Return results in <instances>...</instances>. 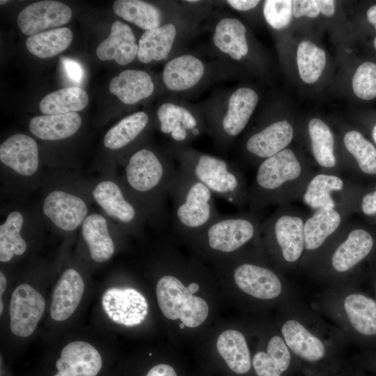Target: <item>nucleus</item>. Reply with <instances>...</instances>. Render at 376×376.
<instances>
[{"label": "nucleus", "mask_w": 376, "mask_h": 376, "mask_svg": "<svg viewBox=\"0 0 376 376\" xmlns=\"http://www.w3.org/2000/svg\"><path fill=\"white\" fill-rule=\"evenodd\" d=\"M315 171L289 148L263 160L248 187L249 211L259 214L270 205L280 207L300 200Z\"/></svg>", "instance_id": "nucleus-1"}, {"label": "nucleus", "mask_w": 376, "mask_h": 376, "mask_svg": "<svg viewBox=\"0 0 376 376\" xmlns=\"http://www.w3.org/2000/svg\"><path fill=\"white\" fill-rule=\"evenodd\" d=\"M168 195L172 202L173 228L187 237H193L221 214L212 192L180 167L169 183Z\"/></svg>", "instance_id": "nucleus-2"}, {"label": "nucleus", "mask_w": 376, "mask_h": 376, "mask_svg": "<svg viewBox=\"0 0 376 376\" xmlns=\"http://www.w3.org/2000/svg\"><path fill=\"white\" fill-rule=\"evenodd\" d=\"M173 162L148 148H141L129 158L125 179L134 194L146 196L152 216L166 221L168 187L176 170Z\"/></svg>", "instance_id": "nucleus-3"}, {"label": "nucleus", "mask_w": 376, "mask_h": 376, "mask_svg": "<svg viewBox=\"0 0 376 376\" xmlns=\"http://www.w3.org/2000/svg\"><path fill=\"white\" fill-rule=\"evenodd\" d=\"M181 169L237 207L247 204L248 185L240 169L225 159L191 150L174 152Z\"/></svg>", "instance_id": "nucleus-4"}, {"label": "nucleus", "mask_w": 376, "mask_h": 376, "mask_svg": "<svg viewBox=\"0 0 376 376\" xmlns=\"http://www.w3.org/2000/svg\"><path fill=\"white\" fill-rule=\"evenodd\" d=\"M366 187L342 174L316 170L300 200L311 211L337 209L350 216L357 212L359 198Z\"/></svg>", "instance_id": "nucleus-5"}, {"label": "nucleus", "mask_w": 376, "mask_h": 376, "mask_svg": "<svg viewBox=\"0 0 376 376\" xmlns=\"http://www.w3.org/2000/svg\"><path fill=\"white\" fill-rule=\"evenodd\" d=\"M259 214L246 212L222 215L191 237L209 251L223 254L234 253L260 235Z\"/></svg>", "instance_id": "nucleus-6"}, {"label": "nucleus", "mask_w": 376, "mask_h": 376, "mask_svg": "<svg viewBox=\"0 0 376 376\" xmlns=\"http://www.w3.org/2000/svg\"><path fill=\"white\" fill-rule=\"evenodd\" d=\"M308 214L288 205L280 206L261 222L260 234L286 264L297 263L304 253V226Z\"/></svg>", "instance_id": "nucleus-7"}, {"label": "nucleus", "mask_w": 376, "mask_h": 376, "mask_svg": "<svg viewBox=\"0 0 376 376\" xmlns=\"http://www.w3.org/2000/svg\"><path fill=\"white\" fill-rule=\"evenodd\" d=\"M156 295L164 315L172 320L180 319L186 327H198L208 315L209 307L205 300L193 295L173 275H164L159 279Z\"/></svg>", "instance_id": "nucleus-8"}, {"label": "nucleus", "mask_w": 376, "mask_h": 376, "mask_svg": "<svg viewBox=\"0 0 376 376\" xmlns=\"http://www.w3.org/2000/svg\"><path fill=\"white\" fill-rule=\"evenodd\" d=\"M337 244L329 255V264L336 273H347L371 257L376 250V233L367 225L345 224L336 235Z\"/></svg>", "instance_id": "nucleus-9"}, {"label": "nucleus", "mask_w": 376, "mask_h": 376, "mask_svg": "<svg viewBox=\"0 0 376 376\" xmlns=\"http://www.w3.org/2000/svg\"><path fill=\"white\" fill-rule=\"evenodd\" d=\"M102 306L112 321L127 327L140 324L148 313L145 297L138 290L127 287L107 289L102 295Z\"/></svg>", "instance_id": "nucleus-10"}, {"label": "nucleus", "mask_w": 376, "mask_h": 376, "mask_svg": "<svg viewBox=\"0 0 376 376\" xmlns=\"http://www.w3.org/2000/svg\"><path fill=\"white\" fill-rule=\"evenodd\" d=\"M45 307V301L36 290L24 283L13 291L9 306L10 328L13 334L27 337L33 334Z\"/></svg>", "instance_id": "nucleus-11"}, {"label": "nucleus", "mask_w": 376, "mask_h": 376, "mask_svg": "<svg viewBox=\"0 0 376 376\" xmlns=\"http://www.w3.org/2000/svg\"><path fill=\"white\" fill-rule=\"evenodd\" d=\"M294 128L287 120L273 122L252 133L244 143V150L253 164L285 150L294 137Z\"/></svg>", "instance_id": "nucleus-12"}, {"label": "nucleus", "mask_w": 376, "mask_h": 376, "mask_svg": "<svg viewBox=\"0 0 376 376\" xmlns=\"http://www.w3.org/2000/svg\"><path fill=\"white\" fill-rule=\"evenodd\" d=\"M349 217L337 209L311 211L304 226V253L318 251L333 240L347 223Z\"/></svg>", "instance_id": "nucleus-13"}, {"label": "nucleus", "mask_w": 376, "mask_h": 376, "mask_svg": "<svg viewBox=\"0 0 376 376\" xmlns=\"http://www.w3.org/2000/svg\"><path fill=\"white\" fill-rule=\"evenodd\" d=\"M234 281L244 292L260 299H272L280 295L282 283L279 276L267 267L243 262L233 272Z\"/></svg>", "instance_id": "nucleus-14"}, {"label": "nucleus", "mask_w": 376, "mask_h": 376, "mask_svg": "<svg viewBox=\"0 0 376 376\" xmlns=\"http://www.w3.org/2000/svg\"><path fill=\"white\" fill-rule=\"evenodd\" d=\"M343 143L352 160L344 169L343 174L358 183H361V180L375 182L376 147L374 144L355 130L344 134Z\"/></svg>", "instance_id": "nucleus-15"}, {"label": "nucleus", "mask_w": 376, "mask_h": 376, "mask_svg": "<svg viewBox=\"0 0 376 376\" xmlns=\"http://www.w3.org/2000/svg\"><path fill=\"white\" fill-rule=\"evenodd\" d=\"M72 17L71 9L56 1H40L24 8L18 15L17 25L26 36H33L48 28L67 24Z\"/></svg>", "instance_id": "nucleus-16"}, {"label": "nucleus", "mask_w": 376, "mask_h": 376, "mask_svg": "<svg viewBox=\"0 0 376 376\" xmlns=\"http://www.w3.org/2000/svg\"><path fill=\"white\" fill-rule=\"evenodd\" d=\"M258 102V96L250 88L242 87L230 96L227 110L218 127L219 139L228 140L238 136L245 128Z\"/></svg>", "instance_id": "nucleus-17"}, {"label": "nucleus", "mask_w": 376, "mask_h": 376, "mask_svg": "<svg viewBox=\"0 0 376 376\" xmlns=\"http://www.w3.org/2000/svg\"><path fill=\"white\" fill-rule=\"evenodd\" d=\"M45 214L59 228L71 231L78 228L86 218L88 208L79 197L65 191L50 192L43 203Z\"/></svg>", "instance_id": "nucleus-18"}, {"label": "nucleus", "mask_w": 376, "mask_h": 376, "mask_svg": "<svg viewBox=\"0 0 376 376\" xmlns=\"http://www.w3.org/2000/svg\"><path fill=\"white\" fill-rule=\"evenodd\" d=\"M99 352L81 340L68 344L56 361L58 373L54 376H96L102 368Z\"/></svg>", "instance_id": "nucleus-19"}, {"label": "nucleus", "mask_w": 376, "mask_h": 376, "mask_svg": "<svg viewBox=\"0 0 376 376\" xmlns=\"http://www.w3.org/2000/svg\"><path fill=\"white\" fill-rule=\"evenodd\" d=\"M38 148L36 141L23 134H15L0 146L1 162L16 173L30 176L38 167Z\"/></svg>", "instance_id": "nucleus-20"}, {"label": "nucleus", "mask_w": 376, "mask_h": 376, "mask_svg": "<svg viewBox=\"0 0 376 376\" xmlns=\"http://www.w3.org/2000/svg\"><path fill=\"white\" fill-rule=\"evenodd\" d=\"M84 290L81 275L73 269H66L57 282L52 295L50 314L53 320L70 318L79 304Z\"/></svg>", "instance_id": "nucleus-21"}, {"label": "nucleus", "mask_w": 376, "mask_h": 376, "mask_svg": "<svg viewBox=\"0 0 376 376\" xmlns=\"http://www.w3.org/2000/svg\"><path fill=\"white\" fill-rule=\"evenodd\" d=\"M160 131L175 143H184L201 133L199 123L187 109L173 103H164L157 109Z\"/></svg>", "instance_id": "nucleus-22"}, {"label": "nucleus", "mask_w": 376, "mask_h": 376, "mask_svg": "<svg viewBox=\"0 0 376 376\" xmlns=\"http://www.w3.org/2000/svg\"><path fill=\"white\" fill-rule=\"evenodd\" d=\"M138 49L132 29L120 21H115L109 37L97 46L96 54L102 61L114 60L125 65L137 56Z\"/></svg>", "instance_id": "nucleus-23"}, {"label": "nucleus", "mask_w": 376, "mask_h": 376, "mask_svg": "<svg viewBox=\"0 0 376 376\" xmlns=\"http://www.w3.org/2000/svg\"><path fill=\"white\" fill-rule=\"evenodd\" d=\"M93 196L109 217L126 225L137 221L138 208L127 198L116 182L111 180L100 182L93 189Z\"/></svg>", "instance_id": "nucleus-24"}, {"label": "nucleus", "mask_w": 376, "mask_h": 376, "mask_svg": "<svg viewBox=\"0 0 376 376\" xmlns=\"http://www.w3.org/2000/svg\"><path fill=\"white\" fill-rule=\"evenodd\" d=\"M308 133L316 166L321 171L342 174L335 152L334 136L329 125L320 118H311L308 123Z\"/></svg>", "instance_id": "nucleus-25"}, {"label": "nucleus", "mask_w": 376, "mask_h": 376, "mask_svg": "<svg viewBox=\"0 0 376 376\" xmlns=\"http://www.w3.org/2000/svg\"><path fill=\"white\" fill-rule=\"evenodd\" d=\"M347 318L354 331L368 340H376V300L367 295L354 292L343 302Z\"/></svg>", "instance_id": "nucleus-26"}, {"label": "nucleus", "mask_w": 376, "mask_h": 376, "mask_svg": "<svg viewBox=\"0 0 376 376\" xmlns=\"http://www.w3.org/2000/svg\"><path fill=\"white\" fill-rule=\"evenodd\" d=\"M205 66L197 57L184 54L170 60L163 70V81L167 88L174 91L189 89L203 76Z\"/></svg>", "instance_id": "nucleus-27"}, {"label": "nucleus", "mask_w": 376, "mask_h": 376, "mask_svg": "<svg viewBox=\"0 0 376 376\" xmlns=\"http://www.w3.org/2000/svg\"><path fill=\"white\" fill-rule=\"evenodd\" d=\"M281 334L288 348L304 360L314 362L324 357V343L297 320H287L282 326Z\"/></svg>", "instance_id": "nucleus-28"}, {"label": "nucleus", "mask_w": 376, "mask_h": 376, "mask_svg": "<svg viewBox=\"0 0 376 376\" xmlns=\"http://www.w3.org/2000/svg\"><path fill=\"white\" fill-rule=\"evenodd\" d=\"M154 88L150 75L139 70H124L109 84L110 93L126 104H133L148 97Z\"/></svg>", "instance_id": "nucleus-29"}, {"label": "nucleus", "mask_w": 376, "mask_h": 376, "mask_svg": "<svg viewBox=\"0 0 376 376\" xmlns=\"http://www.w3.org/2000/svg\"><path fill=\"white\" fill-rule=\"evenodd\" d=\"M81 125L80 116L77 112H72L33 117L29 121V128L39 139L56 141L72 136Z\"/></svg>", "instance_id": "nucleus-30"}, {"label": "nucleus", "mask_w": 376, "mask_h": 376, "mask_svg": "<svg viewBox=\"0 0 376 376\" xmlns=\"http://www.w3.org/2000/svg\"><path fill=\"white\" fill-rule=\"evenodd\" d=\"M82 235L91 258L97 263L109 260L113 255L114 243L109 235L106 219L100 214L86 217L81 226Z\"/></svg>", "instance_id": "nucleus-31"}, {"label": "nucleus", "mask_w": 376, "mask_h": 376, "mask_svg": "<svg viewBox=\"0 0 376 376\" xmlns=\"http://www.w3.org/2000/svg\"><path fill=\"white\" fill-rule=\"evenodd\" d=\"M176 36L173 24L145 31L139 40L138 60L143 63L165 59L170 53Z\"/></svg>", "instance_id": "nucleus-32"}, {"label": "nucleus", "mask_w": 376, "mask_h": 376, "mask_svg": "<svg viewBox=\"0 0 376 376\" xmlns=\"http://www.w3.org/2000/svg\"><path fill=\"white\" fill-rule=\"evenodd\" d=\"M217 349L228 367L237 374L246 373L251 368L249 350L243 334L228 329L219 336Z\"/></svg>", "instance_id": "nucleus-33"}, {"label": "nucleus", "mask_w": 376, "mask_h": 376, "mask_svg": "<svg viewBox=\"0 0 376 376\" xmlns=\"http://www.w3.org/2000/svg\"><path fill=\"white\" fill-rule=\"evenodd\" d=\"M244 25L235 18H224L217 24L213 35L214 45L234 60L245 56L249 50Z\"/></svg>", "instance_id": "nucleus-34"}, {"label": "nucleus", "mask_w": 376, "mask_h": 376, "mask_svg": "<svg viewBox=\"0 0 376 376\" xmlns=\"http://www.w3.org/2000/svg\"><path fill=\"white\" fill-rule=\"evenodd\" d=\"M290 352L283 338L274 336L268 342L267 352H258L252 364L257 376H281L290 366Z\"/></svg>", "instance_id": "nucleus-35"}, {"label": "nucleus", "mask_w": 376, "mask_h": 376, "mask_svg": "<svg viewBox=\"0 0 376 376\" xmlns=\"http://www.w3.org/2000/svg\"><path fill=\"white\" fill-rule=\"evenodd\" d=\"M88 103L87 93L79 87H68L45 95L39 104L46 115L65 114L84 109Z\"/></svg>", "instance_id": "nucleus-36"}, {"label": "nucleus", "mask_w": 376, "mask_h": 376, "mask_svg": "<svg viewBox=\"0 0 376 376\" xmlns=\"http://www.w3.org/2000/svg\"><path fill=\"white\" fill-rule=\"evenodd\" d=\"M72 38L73 34L69 28L54 29L29 36L26 40V47L33 55L47 58L66 49Z\"/></svg>", "instance_id": "nucleus-37"}, {"label": "nucleus", "mask_w": 376, "mask_h": 376, "mask_svg": "<svg viewBox=\"0 0 376 376\" xmlns=\"http://www.w3.org/2000/svg\"><path fill=\"white\" fill-rule=\"evenodd\" d=\"M114 13L125 20L147 31L159 27L160 11L153 5L139 0H117L113 3Z\"/></svg>", "instance_id": "nucleus-38"}, {"label": "nucleus", "mask_w": 376, "mask_h": 376, "mask_svg": "<svg viewBox=\"0 0 376 376\" xmlns=\"http://www.w3.org/2000/svg\"><path fill=\"white\" fill-rule=\"evenodd\" d=\"M148 116L143 111L130 114L113 126L104 137V145L111 150L121 149L134 141L146 129Z\"/></svg>", "instance_id": "nucleus-39"}, {"label": "nucleus", "mask_w": 376, "mask_h": 376, "mask_svg": "<svg viewBox=\"0 0 376 376\" xmlns=\"http://www.w3.org/2000/svg\"><path fill=\"white\" fill-rule=\"evenodd\" d=\"M24 218L17 212H11L0 226V260L8 262L14 255L20 256L26 249L25 240L21 237Z\"/></svg>", "instance_id": "nucleus-40"}, {"label": "nucleus", "mask_w": 376, "mask_h": 376, "mask_svg": "<svg viewBox=\"0 0 376 376\" xmlns=\"http://www.w3.org/2000/svg\"><path fill=\"white\" fill-rule=\"evenodd\" d=\"M297 63L301 79L307 84L315 82L326 65L324 50L310 41H302L297 47Z\"/></svg>", "instance_id": "nucleus-41"}, {"label": "nucleus", "mask_w": 376, "mask_h": 376, "mask_svg": "<svg viewBox=\"0 0 376 376\" xmlns=\"http://www.w3.org/2000/svg\"><path fill=\"white\" fill-rule=\"evenodd\" d=\"M354 93L360 99L376 97V63L365 62L357 69L352 79Z\"/></svg>", "instance_id": "nucleus-42"}, {"label": "nucleus", "mask_w": 376, "mask_h": 376, "mask_svg": "<svg viewBox=\"0 0 376 376\" xmlns=\"http://www.w3.org/2000/svg\"><path fill=\"white\" fill-rule=\"evenodd\" d=\"M263 15L272 28H285L291 22L293 15L292 1L267 0L263 6Z\"/></svg>", "instance_id": "nucleus-43"}, {"label": "nucleus", "mask_w": 376, "mask_h": 376, "mask_svg": "<svg viewBox=\"0 0 376 376\" xmlns=\"http://www.w3.org/2000/svg\"><path fill=\"white\" fill-rule=\"evenodd\" d=\"M357 213L370 225L376 226V182L366 185L359 198Z\"/></svg>", "instance_id": "nucleus-44"}, {"label": "nucleus", "mask_w": 376, "mask_h": 376, "mask_svg": "<svg viewBox=\"0 0 376 376\" xmlns=\"http://www.w3.org/2000/svg\"><path fill=\"white\" fill-rule=\"evenodd\" d=\"M293 15L298 18L306 16L315 18L320 14L316 0H296L292 1Z\"/></svg>", "instance_id": "nucleus-45"}, {"label": "nucleus", "mask_w": 376, "mask_h": 376, "mask_svg": "<svg viewBox=\"0 0 376 376\" xmlns=\"http://www.w3.org/2000/svg\"><path fill=\"white\" fill-rule=\"evenodd\" d=\"M61 61L68 77L71 79L79 82L83 77V70L80 64L68 58H62Z\"/></svg>", "instance_id": "nucleus-46"}, {"label": "nucleus", "mask_w": 376, "mask_h": 376, "mask_svg": "<svg viewBox=\"0 0 376 376\" xmlns=\"http://www.w3.org/2000/svg\"><path fill=\"white\" fill-rule=\"evenodd\" d=\"M146 376H177V374L172 366L161 363L152 367Z\"/></svg>", "instance_id": "nucleus-47"}, {"label": "nucleus", "mask_w": 376, "mask_h": 376, "mask_svg": "<svg viewBox=\"0 0 376 376\" xmlns=\"http://www.w3.org/2000/svg\"><path fill=\"white\" fill-rule=\"evenodd\" d=\"M260 1L256 0H228L226 3L233 8L246 11L255 8Z\"/></svg>", "instance_id": "nucleus-48"}, {"label": "nucleus", "mask_w": 376, "mask_h": 376, "mask_svg": "<svg viewBox=\"0 0 376 376\" xmlns=\"http://www.w3.org/2000/svg\"><path fill=\"white\" fill-rule=\"evenodd\" d=\"M320 13L324 15L330 17L335 13V2L332 0H317L316 1Z\"/></svg>", "instance_id": "nucleus-49"}, {"label": "nucleus", "mask_w": 376, "mask_h": 376, "mask_svg": "<svg viewBox=\"0 0 376 376\" xmlns=\"http://www.w3.org/2000/svg\"><path fill=\"white\" fill-rule=\"evenodd\" d=\"M368 21L376 30V4L370 7L366 13Z\"/></svg>", "instance_id": "nucleus-50"}, {"label": "nucleus", "mask_w": 376, "mask_h": 376, "mask_svg": "<svg viewBox=\"0 0 376 376\" xmlns=\"http://www.w3.org/2000/svg\"><path fill=\"white\" fill-rule=\"evenodd\" d=\"M6 279L2 272H0V295L2 296L6 287Z\"/></svg>", "instance_id": "nucleus-51"}, {"label": "nucleus", "mask_w": 376, "mask_h": 376, "mask_svg": "<svg viewBox=\"0 0 376 376\" xmlns=\"http://www.w3.org/2000/svg\"><path fill=\"white\" fill-rule=\"evenodd\" d=\"M187 288L191 292V293L194 294V293H196L198 290L199 285L197 283L193 282L189 284Z\"/></svg>", "instance_id": "nucleus-52"}, {"label": "nucleus", "mask_w": 376, "mask_h": 376, "mask_svg": "<svg viewBox=\"0 0 376 376\" xmlns=\"http://www.w3.org/2000/svg\"><path fill=\"white\" fill-rule=\"evenodd\" d=\"M371 136L375 144L376 145V124L373 126L372 129Z\"/></svg>", "instance_id": "nucleus-53"}, {"label": "nucleus", "mask_w": 376, "mask_h": 376, "mask_svg": "<svg viewBox=\"0 0 376 376\" xmlns=\"http://www.w3.org/2000/svg\"><path fill=\"white\" fill-rule=\"evenodd\" d=\"M3 311V302H2V299H0V313L1 314Z\"/></svg>", "instance_id": "nucleus-54"}, {"label": "nucleus", "mask_w": 376, "mask_h": 376, "mask_svg": "<svg viewBox=\"0 0 376 376\" xmlns=\"http://www.w3.org/2000/svg\"><path fill=\"white\" fill-rule=\"evenodd\" d=\"M185 327V324L183 322L180 324V328L183 329Z\"/></svg>", "instance_id": "nucleus-55"}, {"label": "nucleus", "mask_w": 376, "mask_h": 376, "mask_svg": "<svg viewBox=\"0 0 376 376\" xmlns=\"http://www.w3.org/2000/svg\"><path fill=\"white\" fill-rule=\"evenodd\" d=\"M186 1L188 2V3H194V2H198V1H194V0L190 1V0H188V1Z\"/></svg>", "instance_id": "nucleus-56"}, {"label": "nucleus", "mask_w": 376, "mask_h": 376, "mask_svg": "<svg viewBox=\"0 0 376 376\" xmlns=\"http://www.w3.org/2000/svg\"><path fill=\"white\" fill-rule=\"evenodd\" d=\"M373 45H374L375 49H376V38L374 40Z\"/></svg>", "instance_id": "nucleus-57"}, {"label": "nucleus", "mask_w": 376, "mask_h": 376, "mask_svg": "<svg viewBox=\"0 0 376 376\" xmlns=\"http://www.w3.org/2000/svg\"><path fill=\"white\" fill-rule=\"evenodd\" d=\"M8 1H1L0 3L1 4H3V3H5L6 2H8Z\"/></svg>", "instance_id": "nucleus-58"}, {"label": "nucleus", "mask_w": 376, "mask_h": 376, "mask_svg": "<svg viewBox=\"0 0 376 376\" xmlns=\"http://www.w3.org/2000/svg\"><path fill=\"white\" fill-rule=\"evenodd\" d=\"M375 296H376V281H375Z\"/></svg>", "instance_id": "nucleus-59"}]
</instances>
